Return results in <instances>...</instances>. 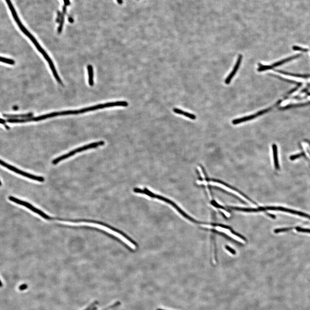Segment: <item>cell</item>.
I'll list each match as a JSON object with an SVG mask.
<instances>
[{"instance_id":"23","label":"cell","mask_w":310,"mask_h":310,"mask_svg":"<svg viewBox=\"0 0 310 310\" xmlns=\"http://www.w3.org/2000/svg\"><path fill=\"white\" fill-rule=\"evenodd\" d=\"M13 109H14V110H17L18 109V107H13Z\"/></svg>"},{"instance_id":"17","label":"cell","mask_w":310,"mask_h":310,"mask_svg":"<svg viewBox=\"0 0 310 310\" xmlns=\"http://www.w3.org/2000/svg\"><path fill=\"white\" fill-rule=\"evenodd\" d=\"M302 155H303V153H300V154H297V155H292V156H291L290 159L291 160H294L295 159H297V158H299V157H301V156H302Z\"/></svg>"},{"instance_id":"19","label":"cell","mask_w":310,"mask_h":310,"mask_svg":"<svg viewBox=\"0 0 310 310\" xmlns=\"http://www.w3.org/2000/svg\"><path fill=\"white\" fill-rule=\"evenodd\" d=\"M6 122V120H5L3 119H1V124H3V125H5Z\"/></svg>"},{"instance_id":"7","label":"cell","mask_w":310,"mask_h":310,"mask_svg":"<svg viewBox=\"0 0 310 310\" xmlns=\"http://www.w3.org/2000/svg\"><path fill=\"white\" fill-rule=\"evenodd\" d=\"M299 55L300 54H295L293 55V56L288 57L287 58L280 60V61H278L276 63H273V64L270 65H263L261 64H259V68H258V71L260 72H262V71H266V70H269V69H272V68L274 67H276L282 64L288 62V61H290V60H292V59H293L294 58H296L299 57Z\"/></svg>"},{"instance_id":"20","label":"cell","mask_w":310,"mask_h":310,"mask_svg":"<svg viewBox=\"0 0 310 310\" xmlns=\"http://www.w3.org/2000/svg\"><path fill=\"white\" fill-rule=\"evenodd\" d=\"M117 1L118 2L119 4H121L123 3L122 0H117Z\"/></svg>"},{"instance_id":"18","label":"cell","mask_w":310,"mask_h":310,"mask_svg":"<svg viewBox=\"0 0 310 310\" xmlns=\"http://www.w3.org/2000/svg\"><path fill=\"white\" fill-rule=\"evenodd\" d=\"M61 17H62V13L59 11H58V14H57V18L56 19V22L58 23H60V21L61 20Z\"/></svg>"},{"instance_id":"3","label":"cell","mask_w":310,"mask_h":310,"mask_svg":"<svg viewBox=\"0 0 310 310\" xmlns=\"http://www.w3.org/2000/svg\"><path fill=\"white\" fill-rule=\"evenodd\" d=\"M272 74L277 76L283 78L285 80L292 81L293 82L299 83H306L310 82V77L307 76H300V75H294V74L287 73L284 72H281L278 70H273Z\"/></svg>"},{"instance_id":"12","label":"cell","mask_w":310,"mask_h":310,"mask_svg":"<svg viewBox=\"0 0 310 310\" xmlns=\"http://www.w3.org/2000/svg\"><path fill=\"white\" fill-rule=\"evenodd\" d=\"M173 111L174 112L177 113V114L183 115V116H185V117H186L188 118L191 119L195 120L196 119V117L194 115H193V114H191V113H188V112H186L183 111V110L179 109L174 108Z\"/></svg>"},{"instance_id":"24","label":"cell","mask_w":310,"mask_h":310,"mask_svg":"<svg viewBox=\"0 0 310 310\" xmlns=\"http://www.w3.org/2000/svg\"><path fill=\"white\" fill-rule=\"evenodd\" d=\"M157 310H165L163 309H158Z\"/></svg>"},{"instance_id":"22","label":"cell","mask_w":310,"mask_h":310,"mask_svg":"<svg viewBox=\"0 0 310 310\" xmlns=\"http://www.w3.org/2000/svg\"><path fill=\"white\" fill-rule=\"evenodd\" d=\"M4 125L5 126V128H6L7 129H10V127H9V126H8V125H5V124Z\"/></svg>"},{"instance_id":"1","label":"cell","mask_w":310,"mask_h":310,"mask_svg":"<svg viewBox=\"0 0 310 310\" xmlns=\"http://www.w3.org/2000/svg\"><path fill=\"white\" fill-rule=\"evenodd\" d=\"M13 17L14 20H15L16 22L17 23V25H18L20 29L23 32L30 38V40L32 41V42L33 43L35 47L37 48V50L42 54L45 59L47 61V63L49 64V66H50V68L52 70V73H53V75H54V77L55 78L56 80L60 85H63V82L61 81L59 75L57 73L56 68L55 67L54 65L53 61L51 59L50 56L47 54V53L43 49L42 47L41 46L40 44L38 43L36 39L33 37V36L30 33V32L28 31V30H27V29L23 25L21 22L20 21L17 14H16V15L13 16Z\"/></svg>"},{"instance_id":"9","label":"cell","mask_w":310,"mask_h":310,"mask_svg":"<svg viewBox=\"0 0 310 310\" xmlns=\"http://www.w3.org/2000/svg\"><path fill=\"white\" fill-rule=\"evenodd\" d=\"M242 58H243V56L242 55H239V56L237 60L236 64L235 66L234 67L233 70H232V72H231L230 74H229L227 78L226 79L225 82L226 84H229L232 80V78L234 77V75L236 73L237 71L238 70L240 66V64H241V61H242Z\"/></svg>"},{"instance_id":"8","label":"cell","mask_w":310,"mask_h":310,"mask_svg":"<svg viewBox=\"0 0 310 310\" xmlns=\"http://www.w3.org/2000/svg\"><path fill=\"white\" fill-rule=\"evenodd\" d=\"M272 108V107H270L268 108L261 110V111L258 112L256 114H253V115L247 116V117H244L241 118L237 119H236L233 120V121H232V123L234 125H237V124H239V123H243V122L251 120V119L256 118L257 117L259 116H261V115H263V114H265L266 112H268Z\"/></svg>"},{"instance_id":"10","label":"cell","mask_w":310,"mask_h":310,"mask_svg":"<svg viewBox=\"0 0 310 310\" xmlns=\"http://www.w3.org/2000/svg\"><path fill=\"white\" fill-rule=\"evenodd\" d=\"M3 117H4L8 118L11 119H16V118H21L23 119H27L30 118L32 117L33 116V113H26V114H20V115H10V114H4L3 115Z\"/></svg>"},{"instance_id":"4","label":"cell","mask_w":310,"mask_h":310,"mask_svg":"<svg viewBox=\"0 0 310 310\" xmlns=\"http://www.w3.org/2000/svg\"><path fill=\"white\" fill-rule=\"evenodd\" d=\"M81 114L80 109H79V110H67V111L57 112H52V113H49V114L42 115V116H39V117H32L30 118V121H37L46 119H47L51 118L54 117H57V116L77 115V114Z\"/></svg>"},{"instance_id":"5","label":"cell","mask_w":310,"mask_h":310,"mask_svg":"<svg viewBox=\"0 0 310 310\" xmlns=\"http://www.w3.org/2000/svg\"><path fill=\"white\" fill-rule=\"evenodd\" d=\"M200 167H201V169H202V171H203V172L204 174L205 177V181H206L207 182L212 181L214 182L220 184H221L222 185H224V186H226V187L231 189L232 191H234L237 192L240 195H241V196H243V197H244L245 199L248 200V201H249V202L252 203L256 205V203H255L254 201L251 200L250 198H249V197H248L247 196H246L245 194L243 192H241V191H239L238 189H237L235 187H234V186H232L231 185H230L226 183L225 182L223 181H222V180L215 179V178H209V177H208L207 175L206 172H205L204 168L203 167L202 165H201Z\"/></svg>"},{"instance_id":"11","label":"cell","mask_w":310,"mask_h":310,"mask_svg":"<svg viewBox=\"0 0 310 310\" xmlns=\"http://www.w3.org/2000/svg\"><path fill=\"white\" fill-rule=\"evenodd\" d=\"M88 75V83L90 86L94 85V70L93 67L91 65H88L87 66Z\"/></svg>"},{"instance_id":"13","label":"cell","mask_w":310,"mask_h":310,"mask_svg":"<svg viewBox=\"0 0 310 310\" xmlns=\"http://www.w3.org/2000/svg\"><path fill=\"white\" fill-rule=\"evenodd\" d=\"M273 160H274L275 167L276 169H280V167L279 165L278 160V149H277V146L274 144L273 145Z\"/></svg>"},{"instance_id":"21","label":"cell","mask_w":310,"mask_h":310,"mask_svg":"<svg viewBox=\"0 0 310 310\" xmlns=\"http://www.w3.org/2000/svg\"><path fill=\"white\" fill-rule=\"evenodd\" d=\"M68 21H69V22L72 23L73 22V19H72V18H68Z\"/></svg>"},{"instance_id":"2","label":"cell","mask_w":310,"mask_h":310,"mask_svg":"<svg viewBox=\"0 0 310 310\" xmlns=\"http://www.w3.org/2000/svg\"><path fill=\"white\" fill-rule=\"evenodd\" d=\"M105 142L103 141H100L97 142L92 143H90V144H88V145L82 146V147H80V148H77V149L74 150H73L69 152V153H66V154H64V155L56 158L54 160H53V161H52V163L54 165L57 164L58 163L60 162L61 161L66 160V159H67V158L75 155L76 153L86 150H89V149H93V148H97L99 146H103L105 144Z\"/></svg>"},{"instance_id":"16","label":"cell","mask_w":310,"mask_h":310,"mask_svg":"<svg viewBox=\"0 0 310 310\" xmlns=\"http://www.w3.org/2000/svg\"><path fill=\"white\" fill-rule=\"evenodd\" d=\"M295 229L298 232H302V233H310V229H306V228H303L301 227H297L295 228Z\"/></svg>"},{"instance_id":"15","label":"cell","mask_w":310,"mask_h":310,"mask_svg":"<svg viewBox=\"0 0 310 310\" xmlns=\"http://www.w3.org/2000/svg\"><path fill=\"white\" fill-rule=\"evenodd\" d=\"M293 229V228H290V227H288V228H280V229H275L274 230V233H279L281 232H286V231H289V230H291V229Z\"/></svg>"},{"instance_id":"14","label":"cell","mask_w":310,"mask_h":310,"mask_svg":"<svg viewBox=\"0 0 310 310\" xmlns=\"http://www.w3.org/2000/svg\"><path fill=\"white\" fill-rule=\"evenodd\" d=\"M1 61L2 63L8 64L10 65H13L15 64V61L12 59H8L5 57H1Z\"/></svg>"},{"instance_id":"6","label":"cell","mask_w":310,"mask_h":310,"mask_svg":"<svg viewBox=\"0 0 310 310\" xmlns=\"http://www.w3.org/2000/svg\"><path fill=\"white\" fill-rule=\"evenodd\" d=\"M1 165L2 166L7 168L8 169L13 171V172H14L20 175H22L24 177H27V178H30V179L34 180V181H37L42 182L44 181V179L43 177L36 176V175H33V174H30L26 172H23V171L19 169L16 168V167L12 166V165H11L8 164L5 162L1 160Z\"/></svg>"}]
</instances>
